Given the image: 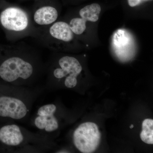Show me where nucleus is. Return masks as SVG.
I'll use <instances>...</instances> for the list:
<instances>
[{"label":"nucleus","mask_w":153,"mask_h":153,"mask_svg":"<svg viewBox=\"0 0 153 153\" xmlns=\"http://www.w3.org/2000/svg\"><path fill=\"white\" fill-rule=\"evenodd\" d=\"M60 68L53 71V75L57 79L65 77L64 85L68 88L76 87L77 83V76L82 70V67L78 60L74 57L64 56L59 60Z\"/></svg>","instance_id":"nucleus-6"},{"label":"nucleus","mask_w":153,"mask_h":153,"mask_svg":"<svg viewBox=\"0 0 153 153\" xmlns=\"http://www.w3.org/2000/svg\"><path fill=\"white\" fill-rule=\"evenodd\" d=\"M140 138L143 142L148 144H153V120L146 119L143 121L142 131Z\"/></svg>","instance_id":"nucleus-11"},{"label":"nucleus","mask_w":153,"mask_h":153,"mask_svg":"<svg viewBox=\"0 0 153 153\" xmlns=\"http://www.w3.org/2000/svg\"><path fill=\"white\" fill-rule=\"evenodd\" d=\"M33 72L32 64L19 57H10L0 65V78L13 85L23 86Z\"/></svg>","instance_id":"nucleus-3"},{"label":"nucleus","mask_w":153,"mask_h":153,"mask_svg":"<svg viewBox=\"0 0 153 153\" xmlns=\"http://www.w3.org/2000/svg\"><path fill=\"white\" fill-rule=\"evenodd\" d=\"M101 133L98 126L92 122L84 123L75 130L73 141L75 147L81 152H94L98 147Z\"/></svg>","instance_id":"nucleus-4"},{"label":"nucleus","mask_w":153,"mask_h":153,"mask_svg":"<svg viewBox=\"0 0 153 153\" xmlns=\"http://www.w3.org/2000/svg\"><path fill=\"white\" fill-rule=\"evenodd\" d=\"M57 111L55 104L49 103L40 107L35 114L33 124L46 136V134L56 131L59 128V121L56 116Z\"/></svg>","instance_id":"nucleus-5"},{"label":"nucleus","mask_w":153,"mask_h":153,"mask_svg":"<svg viewBox=\"0 0 153 153\" xmlns=\"http://www.w3.org/2000/svg\"><path fill=\"white\" fill-rule=\"evenodd\" d=\"M134 127V126L132 124V125H131V126H130V128H133Z\"/></svg>","instance_id":"nucleus-14"},{"label":"nucleus","mask_w":153,"mask_h":153,"mask_svg":"<svg viewBox=\"0 0 153 153\" xmlns=\"http://www.w3.org/2000/svg\"><path fill=\"white\" fill-rule=\"evenodd\" d=\"M0 22L4 28L9 30L21 31L27 27V16L24 11L19 8L10 7L0 15Z\"/></svg>","instance_id":"nucleus-7"},{"label":"nucleus","mask_w":153,"mask_h":153,"mask_svg":"<svg viewBox=\"0 0 153 153\" xmlns=\"http://www.w3.org/2000/svg\"><path fill=\"white\" fill-rule=\"evenodd\" d=\"M49 33L54 38L66 42L71 41L74 37L69 25L64 22L55 23L50 28Z\"/></svg>","instance_id":"nucleus-9"},{"label":"nucleus","mask_w":153,"mask_h":153,"mask_svg":"<svg viewBox=\"0 0 153 153\" xmlns=\"http://www.w3.org/2000/svg\"><path fill=\"white\" fill-rule=\"evenodd\" d=\"M0 142L14 151L31 148H49L48 137L33 134L15 124L6 125L0 128Z\"/></svg>","instance_id":"nucleus-2"},{"label":"nucleus","mask_w":153,"mask_h":153,"mask_svg":"<svg viewBox=\"0 0 153 153\" xmlns=\"http://www.w3.org/2000/svg\"><path fill=\"white\" fill-rule=\"evenodd\" d=\"M58 13L57 10L50 6L41 7L34 15L35 22L39 25H48L57 20Z\"/></svg>","instance_id":"nucleus-8"},{"label":"nucleus","mask_w":153,"mask_h":153,"mask_svg":"<svg viewBox=\"0 0 153 153\" xmlns=\"http://www.w3.org/2000/svg\"><path fill=\"white\" fill-rule=\"evenodd\" d=\"M6 87L0 92V117L13 121L25 119L30 114L36 93L26 86Z\"/></svg>","instance_id":"nucleus-1"},{"label":"nucleus","mask_w":153,"mask_h":153,"mask_svg":"<svg viewBox=\"0 0 153 153\" xmlns=\"http://www.w3.org/2000/svg\"><path fill=\"white\" fill-rule=\"evenodd\" d=\"M101 10L100 5L98 4L94 3L85 6L81 9L79 14L82 19L86 22H95L98 20Z\"/></svg>","instance_id":"nucleus-10"},{"label":"nucleus","mask_w":153,"mask_h":153,"mask_svg":"<svg viewBox=\"0 0 153 153\" xmlns=\"http://www.w3.org/2000/svg\"><path fill=\"white\" fill-rule=\"evenodd\" d=\"M152 0H128V5L130 7H134L141 4L144 2Z\"/></svg>","instance_id":"nucleus-13"},{"label":"nucleus","mask_w":153,"mask_h":153,"mask_svg":"<svg viewBox=\"0 0 153 153\" xmlns=\"http://www.w3.org/2000/svg\"><path fill=\"white\" fill-rule=\"evenodd\" d=\"M86 22L82 18H74L71 20L69 26L73 33L81 35L86 29Z\"/></svg>","instance_id":"nucleus-12"}]
</instances>
